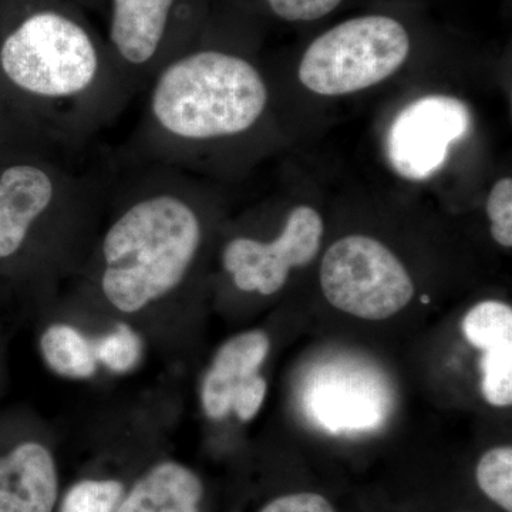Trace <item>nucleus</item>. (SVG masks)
Wrapping results in <instances>:
<instances>
[{"mask_svg": "<svg viewBox=\"0 0 512 512\" xmlns=\"http://www.w3.org/2000/svg\"><path fill=\"white\" fill-rule=\"evenodd\" d=\"M0 77H2V76H0ZM0 80H2V79H0Z\"/></svg>", "mask_w": 512, "mask_h": 512, "instance_id": "nucleus-22", "label": "nucleus"}, {"mask_svg": "<svg viewBox=\"0 0 512 512\" xmlns=\"http://www.w3.org/2000/svg\"><path fill=\"white\" fill-rule=\"evenodd\" d=\"M204 484L173 460L158 461L130 485L116 512H200Z\"/></svg>", "mask_w": 512, "mask_h": 512, "instance_id": "nucleus-13", "label": "nucleus"}, {"mask_svg": "<svg viewBox=\"0 0 512 512\" xmlns=\"http://www.w3.org/2000/svg\"><path fill=\"white\" fill-rule=\"evenodd\" d=\"M323 234L322 215L309 205H298L289 212L281 234L274 241L229 239L221 252L222 269L241 292L275 295L284 288L293 268L313 262Z\"/></svg>", "mask_w": 512, "mask_h": 512, "instance_id": "nucleus-7", "label": "nucleus"}, {"mask_svg": "<svg viewBox=\"0 0 512 512\" xmlns=\"http://www.w3.org/2000/svg\"><path fill=\"white\" fill-rule=\"evenodd\" d=\"M114 161L86 164L83 154H35L0 168V262L26 259L55 275L82 269L99 227Z\"/></svg>", "mask_w": 512, "mask_h": 512, "instance_id": "nucleus-4", "label": "nucleus"}, {"mask_svg": "<svg viewBox=\"0 0 512 512\" xmlns=\"http://www.w3.org/2000/svg\"><path fill=\"white\" fill-rule=\"evenodd\" d=\"M478 487L503 510L512 512V447L485 451L477 464Z\"/></svg>", "mask_w": 512, "mask_h": 512, "instance_id": "nucleus-17", "label": "nucleus"}, {"mask_svg": "<svg viewBox=\"0 0 512 512\" xmlns=\"http://www.w3.org/2000/svg\"><path fill=\"white\" fill-rule=\"evenodd\" d=\"M319 279L333 308L360 319L392 318L414 296V282L403 262L383 242L367 235L333 242L323 255Z\"/></svg>", "mask_w": 512, "mask_h": 512, "instance_id": "nucleus-6", "label": "nucleus"}, {"mask_svg": "<svg viewBox=\"0 0 512 512\" xmlns=\"http://www.w3.org/2000/svg\"><path fill=\"white\" fill-rule=\"evenodd\" d=\"M471 346L483 350L481 392L491 406L512 403V309L500 301L477 303L461 323Z\"/></svg>", "mask_w": 512, "mask_h": 512, "instance_id": "nucleus-12", "label": "nucleus"}, {"mask_svg": "<svg viewBox=\"0 0 512 512\" xmlns=\"http://www.w3.org/2000/svg\"><path fill=\"white\" fill-rule=\"evenodd\" d=\"M144 93L143 114L121 164L180 170L191 154L251 133L269 103L268 86L254 63L214 49L175 55Z\"/></svg>", "mask_w": 512, "mask_h": 512, "instance_id": "nucleus-3", "label": "nucleus"}, {"mask_svg": "<svg viewBox=\"0 0 512 512\" xmlns=\"http://www.w3.org/2000/svg\"><path fill=\"white\" fill-rule=\"evenodd\" d=\"M93 345L99 365L106 366L110 372L120 375L133 370L143 356L140 335L127 323H119L116 328L93 342Z\"/></svg>", "mask_w": 512, "mask_h": 512, "instance_id": "nucleus-18", "label": "nucleus"}, {"mask_svg": "<svg viewBox=\"0 0 512 512\" xmlns=\"http://www.w3.org/2000/svg\"><path fill=\"white\" fill-rule=\"evenodd\" d=\"M372 399V397H370ZM367 393L356 389L329 387L319 393L316 399V414L329 429H360L369 427L380 420L376 404Z\"/></svg>", "mask_w": 512, "mask_h": 512, "instance_id": "nucleus-15", "label": "nucleus"}, {"mask_svg": "<svg viewBox=\"0 0 512 512\" xmlns=\"http://www.w3.org/2000/svg\"><path fill=\"white\" fill-rule=\"evenodd\" d=\"M0 74L22 97L25 116L73 153H84L134 97L83 23L49 6L3 39Z\"/></svg>", "mask_w": 512, "mask_h": 512, "instance_id": "nucleus-2", "label": "nucleus"}, {"mask_svg": "<svg viewBox=\"0 0 512 512\" xmlns=\"http://www.w3.org/2000/svg\"><path fill=\"white\" fill-rule=\"evenodd\" d=\"M197 194L175 168L114 163L103 227L80 269L113 311L136 315L183 288L205 241Z\"/></svg>", "mask_w": 512, "mask_h": 512, "instance_id": "nucleus-1", "label": "nucleus"}, {"mask_svg": "<svg viewBox=\"0 0 512 512\" xmlns=\"http://www.w3.org/2000/svg\"><path fill=\"white\" fill-rule=\"evenodd\" d=\"M488 220L491 224V235L498 245L510 249L512 247V180L504 177L493 185L488 194Z\"/></svg>", "mask_w": 512, "mask_h": 512, "instance_id": "nucleus-19", "label": "nucleus"}, {"mask_svg": "<svg viewBox=\"0 0 512 512\" xmlns=\"http://www.w3.org/2000/svg\"><path fill=\"white\" fill-rule=\"evenodd\" d=\"M269 350L271 340L262 330L239 333L218 349L201 384L202 410L208 419L222 420L229 413L244 423L255 419L268 392L259 369Z\"/></svg>", "mask_w": 512, "mask_h": 512, "instance_id": "nucleus-9", "label": "nucleus"}, {"mask_svg": "<svg viewBox=\"0 0 512 512\" xmlns=\"http://www.w3.org/2000/svg\"><path fill=\"white\" fill-rule=\"evenodd\" d=\"M409 53L410 37L396 19L370 15L346 20L306 49L299 82L319 96H348L389 79Z\"/></svg>", "mask_w": 512, "mask_h": 512, "instance_id": "nucleus-5", "label": "nucleus"}, {"mask_svg": "<svg viewBox=\"0 0 512 512\" xmlns=\"http://www.w3.org/2000/svg\"><path fill=\"white\" fill-rule=\"evenodd\" d=\"M259 512H336L323 495L295 493L269 501Z\"/></svg>", "mask_w": 512, "mask_h": 512, "instance_id": "nucleus-21", "label": "nucleus"}, {"mask_svg": "<svg viewBox=\"0 0 512 512\" xmlns=\"http://www.w3.org/2000/svg\"><path fill=\"white\" fill-rule=\"evenodd\" d=\"M177 0H111L109 53L133 96L168 62L167 35Z\"/></svg>", "mask_w": 512, "mask_h": 512, "instance_id": "nucleus-10", "label": "nucleus"}, {"mask_svg": "<svg viewBox=\"0 0 512 512\" xmlns=\"http://www.w3.org/2000/svg\"><path fill=\"white\" fill-rule=\"evenodd\" d=\"M272 12L288 22H312L333 12L342 0H268Z\"/></svg>", "mask_w": 512, "mask_h": 512, "instance_id": "nucleus-20", "label": "nucleus"}, {"mask_svg": "<svg viewBox=\"0 0 512 512\" xmlns=\"http://www.w3.org/2000/svg\"><path fill=\"white\" fill-rule=\"evenodd\" d=\"M126 490L117 478H84L63 494L56 512H116Z\"/></svg>", "mask_w": 512, "mask_h": 512, "instance_id": "nucleus-16", "label": "nucleus"}, {"mask_svg": "<svg viewBox=\"0 0 512 512\" xmlns=\"http://www.w3.org/2000/svg\"><path fill=\"white\" fill-rule=\"evenodd\" d=\"M40 355L47 367L66 379L86 380L96 375L97 362L92 340L72 325L53 323L39 339Z\"/></svg>", "mask_w": 512, "mask_h": 512, "instance_id": "nucleus-14", "label": "nucleus"}, {"mask_svg": "<svg viewBox=\"0 0 512 512\" xmlns=\"http://www.w3.org/2000/svg\"><path fill=\"white\" fill-rule=\"evenodd\" d=\"M473 116L463 100L427 94L413 100L390 124L386 154L400 177L424 181L443 167L451 144L470 133Z\"/></svg>", "mask_w": 512, "mask_h": 512, "instance_id": "nucleus-8", "label": "nucleus"}, {"mask_svg": "<svg viewBox=\"0 0 512 512\" xmlns=\"http://www.w3.org/2000/svg\"><path fill=\"white\" fill-rule=\"evenodd\" d=\"M60 501L55 454L37 440L0 453V512H56Z\"/></svg>", "mask_w": 512, "mask_h": 512, "instance_id": "nucleus-11", "label": "nucleus"}]
</instances>
